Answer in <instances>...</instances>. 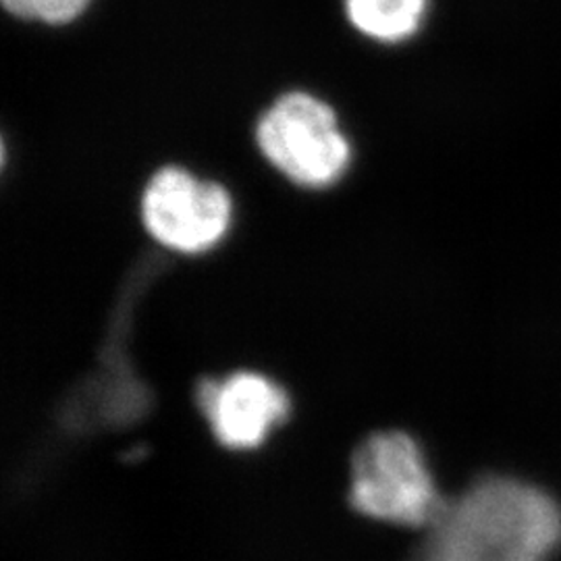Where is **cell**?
Returning <instances> with one entry per match:
<instances>
[{
	"mask_svg": "<svg viewBox=\"0 0 561 561\" xmlns=\"http://www.w3.org/2000/svg\"><path fill=\"white\" fill-rule=\"evenodd\" d=\"M561 545V507L528 482H474L428 526L412 561H549Z\"/></svg>",
	"mask_w": 561,
	"mask_h": 561,
	"instance_id": "1",
	"label": "cell"
},
{
	"mask_svg": "<svg viewBox=\"0 0 561 561\" xmlns=\"http://www.w3.org/2000/svg\"><path fill=\"white\" fill-rule=\"evenodd\" d=\"M254 140L264 161L306 190H324L347 173L352 141L329 102L310 92H285L256 123Z\"/></svg>",
	"mask_w": 561,
	"mask_h": 561,
	"instance_id": "2",
	"label": "cell"
},
{
	"mask_svg": "<svg viewBox=\"0 0 561 561\" xmlns=\"http://www.w3.org/2000/svg\"><path fill=\"white\" fill-rule=\"evenodd\" d=\"M350 502L375 520L428 528L445 500L421 445L401 431L370 435L352 456Z\"/></svg>",
	"mask_w": 561,
	"mask_h": 561,
	"instance_id": "3",
	"label": "cell"
},
{
	"mask_svg": "<svg viewBox=\"0 0 561 561\" xmlns=\"http://www.w3.org/2000/svg\"><path fill=\"white\" fill-rule=\"evenodd\" d=\"M140 217L157 243L178 254L196 256L225 240L233 222V201L221 183L202 180L171 164L146 183Z\"/></svg>",
	"mask_w": 561,
	"mask_h": 561,
	"instance_id": "4",
	"label": "cell"
},
{
	"mask_svg": "<svg viewBox=\"0 0 561 561\" xmlns=\"http://www.w3.org/2000/svg\"><path fill=\"white\" fill-rule=\"evenodd\" d=\"M196 401L217 442L229 449L259 447L291 412L289 396L279 382L252 370L204 379Z\"/></svg>",
	"mask_w": 561,
	"mask_h": 561,
	"instance_id": "5",
	"label": "cell"
},
{
	"mask_svg": "<svg viewBox=\"0 0 561 561\" xmlns=\"http://www.w3.org/2000/svg\"><path fill=\"white\" fill-rule=\"evenodd\" d=\"M431 11V0H343L350 25L366 41L398 46L412 41Z\"/></svg>",
	"mask_w": 561,
	"mask_h": 561,
	"instance_id": "6",
	"label": "cell"
},
{
	"mask_svg": "<svg viewBox=\"0 0 561 561\" xmlns=\"http://www.w3.org/2000/svg\"><path fill=\"white\" fill-rule=\"evenodd\" d=\"M90 4L92 0H2L9 15L55 27L80 20Z\"/></svg>",
	"mask_w": 561,
	"mask_h": 561,
	"instance_id": "7",
	"label": "cell"
}]
</instances>
